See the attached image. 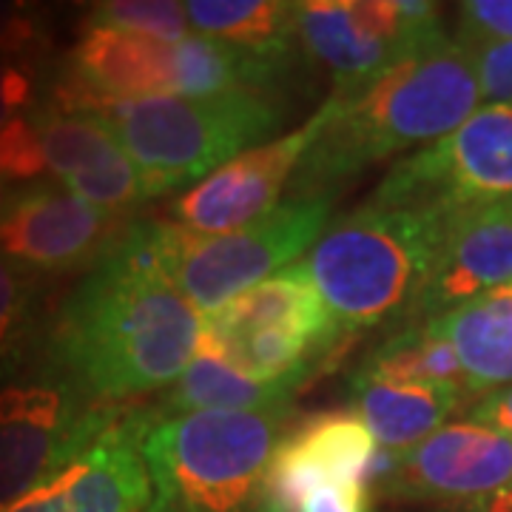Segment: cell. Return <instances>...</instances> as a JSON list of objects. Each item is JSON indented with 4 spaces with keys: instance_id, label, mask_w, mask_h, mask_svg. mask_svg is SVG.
<instances>
[{
    "instance_id": "ac0fdd59",
    "label": "cell",
    "mask_w": 512,
    "mask_h": 512,
    "mask_svg": "<svg viewBox=\"0 0 512 512\" xmlns=\"http://www.w3.org/2000/svg\"><path fill=\"white\" fill-rule=\"evenodd\" d=\"M453 345L470 393L512 384V285L427 319Z\"/></svg>"
},
{
    "instance_id": "cb8c5ba5",
    "label": "cell",
    "mask_w": 512,
    "mask_h": 512,
    "mask_svg": "<svg viewBox=\"0 0 512 512\" xmlns=\"http://www.w3.org/2000/svg\"><path fill=\"white\" fill-rule=\"evenodd\" d=\"M32 274L0 254V367L23 345L32 322Z\"/></svg>"
},
{
    "instance_id": "3957f363",
    "label": "cell",
    "mask_w": 512,
    "mask_h": 512,
    "mask_svg": "<svg viewBox=\"0 0 512 512\" xmlns=\"http://www.w3.org/2000/svg\"><path fill=\"white\" fill-rule=\"evenodd\" d=\"M441 220L444 211L365 202L330 222L299 265L342 336L419 316L436 265Z\"/></svg>"
},
{
    "instance_id": "e0dca14e",
    "label": "cell",
    "mask_w": 512,
    "mask_h": 512,
    "mask_svg": "<svg viewBox=\"0 0 512 512\" xmlns=\"http://www.w3.org/2000/svg\"><path fill=\"white\" fill-rule=\"evenodd\" d=\"M458 387H427V384H393L379 376L356 370L350 379L353 413L365 421L373 439L384 450H410L433 436L461 402Z\"/></svg>"
},
{
    "instance_id": "d6a6232c",
    "label": "cell",
    "mask_w": 512,
    "mask_h": 512,
    "mask_svg": "<svg viewBox=\"0 0 512 512\" xmlns=\"http://www.w3.org/2000/svg\"><path fill=\"white\" fill-rule=\"evenodd\" d=\"M510 490H512V487H510Z\"/></svg>"
},
{
    "instance_id": "83f0119b",
    "label": "cell",
    "mask_w": 512,
    "mask_h": 512,
    "mask_svg": "<svg viewBox=\"0 0 512 512\" xmlns=\"http://www.w3.org/2000/svg\"><path fill=\"white\" fill-rule=\"evenodd\" d=\"M37 69L29 57L0 55V126L35 106Z\"/></svg>"
},
{
    "instance_id": "484cf974",
    "label": "cell",
    "mask_w": 512,
    "mask_h": 512,
    "mask_svg": "<svg viewBox=\"0 0 512 512\" xmlns=\"http://www.w3.org/2000/svg\"><path fill=\"white\" fill-rule=\"evenodd\" d=\"M458 40L467 49L512 40V0H467L458 6Z\"/></svg>"
},
{
    "instance_id": "5b68a950",
    "label": "cell",
    "mask_w": 512,
    "mask_h": 512,
    "mask_svg": "<svg viewBox=\"0 0 512 512\" xmlns=\"http://www.w3.org/2000/svg\"><path fill=\"white\" fill-rule=\"evenodd\" d=\"M137 165L146 197L180 191L276 134L282 111L265 92L143 97L92 111Z\"/></svg>"
},
{
    "instance_id": "f1b7e54d",
    "label": "cell",
    "mask_w": 512,
    "mask_h": 512,
    "mask_svg": "<svg viewBox=\"0 0 512 512\" xmlns=\"http://www.w3.org/2000/svg\"><path fill=\"white\" fill-rule=\"evenodd\" d=\"M473 55H476L481 97L490 100L493 106H510L512 109V40L487 43Z\"/></svg>"
},
{
    "instance_id": "8fae6325",
    "label": "cell",
    "mask_w": 512,
    "mask_h": 512,
    "mask_svg": "<svg viewBox=\"0 0 512 512\" xmlns=\"http://www.w3.org/2000/svg\"><path fill=\"white\" fill-rule=\"evenodd\" d=\"M512 487V439L476 421L444 424L402 450L396 470L376 487L407 501H484Z\"/></svg>"
},
{
    "instance_id": "52a82bcc",
    "label": "cell",
    "mask_w": 512,
    "mask_h": 512,
    "mask_svg": "<svg viewBox=\"0 0 512 512\" xmlns=\"http://www.w3.org/2000/svg\"><path fill=\"white\" fill-rule=\"evenodd\" d=\"M370 202L456 211L512 202V109L484 106L464 126L396 165Z\"/></svg>"
},
{
    "instance_id": "ba28073f",
    "label": "cell",
    "mask_w": 512,
    "mask_h": 512,
    "mask_svg": "<svg viewBox=\"0 0 512 512\" xmlns=\"http://www.w3.org/2000/svg\"><path fill=\"white\" fill-rule=\"evenodd\" d=\"M120 416L109 404L83 407L69 379L0 387V510L57 473Z\"/></svg>"
},
{
    "instance_id": "4fadbf2b",
    "label": "cell",
    "mask_w": 512,
    "mask_h": 512,
    "mask_svg": "<svg viewBox=\"0 0 512 512\" xmlns=\"http://www.w3.org/2000/svg\"><path fill=\"white\" fill-rule=\"evenodd\" d=\"M504 285H512V202L444 211L436 265L419 316L433 319Z\"/></svg>"
},
{
    "instance_id": "5bb4252c",
    "label": "cell",
    "mask_w": 512,
    "mask_h": 512,
    "mask_svg": "<svg viewBox=\"0 0 512 512\" xmlns=\"http://www.w3.org/2000/svg\"><path fill=\"white\" fill-rule=\"evenodd\" d=\"M35 114L49 174H55L66 191L114 217L148 200L137 165L97 117L55 109H37Z\"/></svg>"
},
{
    "instance_id": "1f68e13d",
    "label": "cell",
    "mask_w": 512,
    "mask_h": 512,
    "mask_svg": "<svg viewBox=\"0 0 512 512\" xmlns=\"http://www.w3.org/2000/svg\"><path fill=\"white\" fill-rule=\"evenodd\" d=\"M12 197H15V194H12V188H9L6 183H0V217H3V211L9 208Z\"/></svg>"
},
{
    "instance_id": "9a60e30c",
    "label": "cell",
    "mask_w": 512,
    "mask_h": 512,
    "mask_svg": "<svg viewBox=\"0 0 512 512\" xmlns=\"http://www.w3.org/2000/svg\"><path fill=\"white\" fill-rule=\"evenodd\" d=\"M296 37L336 77V94L359 92L410 46L370 35L353 15L350 0L296 3Z\"/></svg>"
},
{
    "instance_id": "8992f818",
    "label": "cell",
    "mask_w": 512,
    "mask_h": 512,
    "mask_svg": "<svg viewBox=\"0 0 512 512\" xmlns=\"http://www.w3.org/2000/svg\"><path fill=\"white\" fill-rule=\"evenodd\" d=\"M330 211V197H291L268 217L228 234H197L171 220H151V225L165 274L208 316L308 254L325 234Z\"/></svg>"
},
{
    "instance_id": "7c38bea8",
    "label": "cell",
    "mask_w": 512,
    "mask_h": 512,
    "mask_svg": "<svg viewBox=\"0 0 512 512\" xmlns=\"http://www.w3.org/2000/svg\"><path fill=\"white\" fill-rule=\"evenodd\" d=\"M114 242V214L74 197L63 185L23 188L0 217V254L29 274H66L94 265Z\"/></svg>"
},
{
    "instance_id": "f546056e",
    "label": "cell",
    "mask_w": 512,
    "mask_h": 512,
    "mask_svg": "<svg viewBox=\"0 0 512 512\" xmlns=\"http://www.w3.org/2000/svg\"><path fill=\"white\" fill-rule=\"evenodd\" d=\"M470 416H473L476 424H484V427H490L495 433H504V436L512 439V384L478 396Z\"/></svg>"
},
{
    "instance_id": "d4e9b609",
    "label": "cell",
    "mask_w": 512,
    "mask_h": 512,
    "mask_svg": "<svg viewBox=\"0 0 512 512\" xmlns=\"http://www.w3.org/2000/svg\"><path fill=\"white\" fill-rule=\"evenodd\" d=\"M46 171L49 165L35 111L0 126V183H26Z\"/></svg>"
},
{
    "instance_id": "4316f807",
    "label": "cell",
    "mask_w": 512,
    "mask_h": 512,
    "mask_svg": "<svg viewBox=\"0 0 512 512\" xmlns=\"http://www.w3.org/2000/svg\"><path fill=\"white\" fill-rule=\"evenodd\" d=\"M46 46V15L32 3L0 0V55L29 57Z\"/></svg>"
},
{
    "instance_id": "4dcf8cb0",
    "label": "cell",
    "mask_w": 512,
    "mask_h": 512,
    "mask_svg": "<svg viewBox=\"0 0 512 512\" xmlns=\"http://www.w3.org/2000/svg\"><path fill=\"white\" fill-rule=\"evenodd\" d=\"M470 512H512V490H501V493L490 495L484 501H476Z\"/></svg>"
},
{
    "instance_id": "44dd1931",
    "label": "cell",
    "mask_w": 512,
    "mask_h": 512,
    "mask_svg": "<svg viewBox=\"0 0 512 512\" xmlns=\"http://www.w3.org/2000/svg\"><path fill=\"white\" fill-rule=\"evenodd\" d=\"M191 29L242 49L288 55L296 35V3L276 0H188Z\"/></svg>"
},
{
    "instance_id": "30bf717a",
    "label": "cell",
    "mask_w": 512,
    "mask_h": 512,
    "mask_svg": "<svg viewBox=\"0 0 512 512\" xmlns=\"http://www.w3.org/2000/svg\"><path fill=\"white\" fill-rule=\"evenodd\" d=\"M148 416H117L57 473L0 512H146L151 478L143 458Z\"/></svg>"
},
{
    "instance_id": "ffe728a7",
    "label": "cell",
    "mask_w": 512,
    "mask_h": 512,
    "mask_svg": "<svg viewBox=\"0 0 512 512\" xmlns=\"http://www.w3.org/2000/svg\"><path fill=\"white\" fill-rule=\"evenodd\" d=\"M259 512H376L370 487L348 481L279 441L262 484Z\"/></svg>"
},
{
    "instance_id": "9c48e42d",
    "label": "cell",
    "mask_w": 512,
    "mask_h": 512,
    "mask_svg": "<svg viewBox=\"0 0 512 512\" xmlns=\"http://www.w3.org/2000/svg\"><path fill=\"white\" fill-rule=\"evenodd\" d=\"M328 120L330 100L296 131L239 154L237 160L180 194L171 205V222L197 234H228L268 217Z\"/></svg>"
},
{
    "instance_id": "6da1fadb",
    "label": "cell",
    "mask_w": 512,
    "mask_h": 512,
    "mask_svg": "<svg viewBox=\"0 0 512 512\" xmlns=\"http://www.w3.org/2000/svg\"><path fill=\"white\" fill-rule=\"evenodd\" d=\"M202 319L165 274L151 220L134 222L63 302L52 350L80 393L120 402L183 376L200 348Z\"/></svg>"
},
{
    "instance_id": "7a4b0ae2",
    "label": "cell",
    "mask_w": 512,
    "mask_h": 512,
    "mask_svg": "<svg viewBox=\"0 0 512 512\" xmlns=\"http://www.w3.org/2000/svg\"><path fill=\"white\" fill-rule=\"evenodd\" d=\"M476 55L444 26L421 32L393 66L359 92L333 94L330 120L293 174V200L336 197L373 163L436 143L476 114Z\"/></svg>"
},
{
    "instance_id": "2e32d148",
    "label": "cell",
    "mask_w": 512,
    "mask_h": 512,
    "mask_svg": "<svg viewBox=\"0 0 512 512\" xmlns=\"http://www.w3.org/2000/svg\"><path fill=\"white\" fill-rule=\"evenodd\" d=\"M211 325L237 330H271L308 339L322 350H328L342 339L328 305L313 288L311 276L296 262L279 271L271 279L259 282L251 291L239 293L220 311L205 316Z\"/></svg>"
},
{
    "instance_id": "277c9868",
    "label": "cell",
    "mask_w": 512,
    "mask_h": 512,
    "mask_svg": "<svg viewBox=\"0 0 512 512\" xmlns=\"http://www.w3.org/2000/svg\"><path fill=\"white\" fill-rule=\"evenodd\" d=\"M291 404L268 410H200L148 424L146 512H259L262 484Z\"/></svg>"
},
{
    "instance_id": "603a6c76",
    "label": "cell",
    "mask_w": 512,
    "mask_h": 512,
    "mask_svg": "<svg viewBox=\"0 0 512 512\" xmlns=\"http://www.w3.org/2000/svg\"><path fill=\"white\" fill-rule=\"evenodd\" d=\"M92 26H106L126 35L151 37L163 43H177L191 32L185 3L174 0H106L94 3L89 12Z\"/></svg>"
},
{
    "instance_id": "7402d4cb",
    "label": "cell",
    "mask_w": 512,
    "mask_h": 512,
    "mask_svg": "<svg viewBox=\"0 0 512 512\" xmlns=\"http://www.w3.org/2000/svg\"><path fill=\"white\" fill-rule=\"evenodd\" d=\"M362 370L393 384L458 387L470 393L456 350L439 330H433L430 322L384 339L382 345L367 356Z\"/></svg>"
},
{
    "instance_id": "d6986e66",
    "label": "cell",
    "mask_w": 512,
    "mask_h": 512,
    "mask_svg": "<svg viewBox=\"0 0 512 512\" xmlns=\"http://www.w3.org/2000/svg\"><path fill=\"white\" fill-rule=\"evenodd\" d=\"M311 382V376H291L262 382L228 367L220 359L200 353L194 362L185 367L183 376L171 384L160 404V419L168 416H185L200 410H268V407H285L291 404L293 393Z\"/></svg>"
}]
</instances>
